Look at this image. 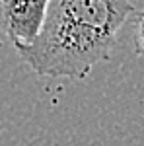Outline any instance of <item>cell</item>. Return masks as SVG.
Listing matches in <instances>:
<instances>
[{
  "label": "cell",
  "instance_id": "6da1fadb",
  "mask_svg": "<svg viewBox=\"0 0 144 146\" xmlns=\"http://www.w3.org/2000/svg\"><path fill=\"white\" fill-rule=\"evenodd\" d=\"M133 12V0H51L41 35L18 55L39 76L82 80L111 58Z\"/></svg>",
  "mask_w": 144,
  "mask_h": 146
},
{
  "label": "cell",
  "instance_id": "7a4b0ae2",
  "mask_svg": "<svg viewBox=\"0 0 144 146\" xmlns=\"http://www.w3.org/2000/svg\"><path fill=\"white\" fill-rule=\"evenodd\" d=\"M51 0H0V29L16 51L31 47L43 31Z\"/></svg>",
  "mask_w": 144,
  "mask_h": 146
},
{
  "label": "cell",
  "instance_id": "3957f363",
  "mask_svg": "<svg viewBox=\"0 0 144 146\" xmlns=\"http://www.w3.org/2000/svg\"><path fill=\"white\" fill-rule=\"evenodd\" d=\"M134 49L144 58V10L138 12L134 20Z\"/></svg>",
  "mask_w": 144,
  "mask_h": 146
}]
</instances>
